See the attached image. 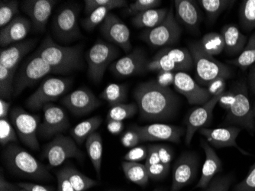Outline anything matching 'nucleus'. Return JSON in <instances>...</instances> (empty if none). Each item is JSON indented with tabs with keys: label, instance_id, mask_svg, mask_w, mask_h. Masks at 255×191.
Returning a JSON list of instances; mask_svg holds the SVG:
<instances>
[{
	"label": "nucleus",
	"instance_id": "f257e3e1",
	"mask_svg": "<svg viewBox=\"0 0 255 191\" xmlns=\"http://www.w3.org/2000/svg\"><path fill=\"white\" fill-rule=\"evenodd\" d=\"M133 94L140 116L144 120H168L178 110L179 100L175 93L169 87L159 85L155 80L139 84Z\"/></svg>",
	"mask_w": 255,
	"mask_h": 191
},
{
	"label": "nucleus",
	"instance_id": "f03ea898",
	"mask_svg": "<svg viewBox=\"0 0 255 191\" xmlns=\"http://www.w3.org/2000/svg\"><path fill=\"white\" fill-rule=\"evenodd\" d=\"M35 52L44 59L54 74H68L84 67L81 46L60 45L50 35L44 38Z\"/></svg>",
	"mask_w": 255,
	"mask_h": 191
},
{
	"label": "nucleus",
	"instance_id": "7ed1b4c3",
	"mask_svg": "<svg viewBox=\"0 0 255 191\" xmlns=\"http://www.w3.org/2000/svg\"><path fill=\"white\" fill-rule=\"evenodd\" d=\"M3 158L10 172L18 176L35 181H50L52 178L43 164L15 143L7 146Z\"/></svg>",
	"mask_w": 255,
	"mask_h": 191
},
{
	"label": "nucleus",
	"instance_id": "20e7f679",
	"mask_svg": "<svg viewBox=\"0 0 255 191\" xmlns=\"http://www.w3.org/2000/svg\"><path fill=\"white\" fill-rule=\"evenodd\" d=\"M189 51L193 57L196 80L203 85L207 86L217 78L227 80L233 76V70L230 67L207 54L203 49L200 41L190 43Z\"/></svg>",
	"mask_w": 255,
	"mask_h": 191
},
{
	"label": "nucleus",
	"instance_id": "39448f33",
	"mask_svg": "<svg viewBox=\"0 0 255 191\" xmlns=\"http://www.w3.org/2000/svg\"><path fill=\"white\" fill-rule=\"evenodd\" d=\"M236 94L234 103L227 111L226 122L244 128L249 132L255 130V116L249 99L246 83L239 82L233 87Z\"/></svg>",
	"mask_w": 255,
	"mask_h": 191
},
{
	"label": "nucleus",
	"instance_id": "423d86ee",
	"mask_svg": "<svg viewBox=\"0 0 255 191\" xmlns=\"http://www.w3.org/2000/svg\"><path fill=\"white\" fill-rule=\"evenodd\" d=\"M119 55V50L114 44L99 40L88 51L87 55L88 75L92 80L100 83L107 67Z\"/></svg>",
	"mask_w": 255,
	"mask_h": 191
},
{
	"label": "nucleus",
	"instance_id": "0eeeda50",
	"mask_svg": "<svg viewBox=\"0 0 255 191\" xmlns=\"http://www.w3.org/2000/svg\"><path fill=\"white\" fill-rule=\"evenodd\" d=\"M54 73L51 67L36 52L23 63L14 80V96H18L27 87H32L37 82Z\"/></svg>",
	"mask_w": 255,
	"mask_h": 191
},
{
	"label": "nucleus",
	"instance_id": "6e6552de",
	"mask_svg": "<svg viewBox=\"0 0 255 191\" xmlns=\"http://www.w3.org/2000/svg\"><path fill=\"white\" fill-rule=\"evenodd\" d=\"M181 33V27L174 16L171 7L164 21L152 29L143 31L141 38L152 47H167L179 41Z\"/></svg>",
	"mask_w": 255,
	"mask_h": 191
},
{
	"label": "nucleus",
	"instance_id": "1a4fd4ad",
	"mask_svg": "<svg viewBox=\"0 0 255 191\" xmlns=\"http://www.w3.org/2000/svg\"><path fill=\"white\" fill-rule=\"evenodd\" d=\"M76 143L72 138L62 134L57 135L44 148L43 157L48 160L51 168L60 166L71 158L82 161L84 159V154Z\"/></svg>",
	"mask_w": 255,
	"mask_h": 191
},
{
	"label": "nucleus",
	"instance_id": "9d476101",
	"mask_svg": "<svg viewBox=\"0 0 255 191\" xmlns=\"http://www.w3.org/2000/svg\"><path fill=\"white\" fill-rule=\"evenodd\" d=\"M10 119L23 144L31 150H38L40 146L37 133L39 117L30 114L21 107H15L11 110Z\"/></svg>",
	"mask_w": 255,
	"mask_h": 191
},
{
	"label": "nucleus",
	"instance_id": "9b49d317",
	"mask_svg": "<svg viewBox=\"0 0 255 191\" xmlns=\"http://www.w3.org/2000/svg\"><path fill=\"white\" fill-rule=\"evenodd\" d=\"M71 85V80L51 77L44 80L36 91L27 99L26 106L31 110H39L44 106L61 97Z\"/></svg>",
	"mask_w": 255,
	"mask_h": 191
},
{
	"label": "nucleus",
	"instance_id": "f8f14e48",
	"mask_svg": "<svg viewBox=\"0 0 255 191\" xmlns=\"http://www.w3.org/2000/svg\"><path fill=\"white\" fill-rule=\"evenodd\" d=\"M52 29L56 38L62 42H71L80 38L78 8L74 5L61 8L53 19Z\"/></svg>",
	"mask_w": 255,
	"mask_h": 191
},
{
	"label": "nucleus",
	"instance_id": "ddd939ff",
	"mask_svg": "<svg viewBox=\"0 0 255 191\" xmlns=\"http://www.w3.org/2000/svg\"><path fill=\"white\" fill-rule=\"evenodd\" d=\"M130 129L135 131L142 142L166 141L178 144L182 136L186 133L184 128L164 123H154L144 126L133 125Z\"/></svg>",
	"mask_w": 255,
	"mask_h": 191
},
{
	"label": "nucleus",
	"instance_id": "4468645a",
	"mask_svg": "<svg viewBox=\"0 0 255 191\" xmlns=\"http://www.w3.org/2000/svg\"><path fill=\"white\" fill-rule=\"evenodd\" d=\"M43 110L44 119L38 131L41 137L44 139L55 137L68 129L70 126L68 117L61 107L53 103H48L44 106Z\"/></svg>",
	"mask_w": 255,
	"mask_h": 191
},
{
	"label": "nucleus",
	"instance_id": "2eb2a0df",
	"mask_svg": "<svg viewBox=\"0 0 255 191\" xmlns=\"http://www.w3.org/2000/svg\"><path fill=\"white\" fill-rule=\"evenodd\" d=\"M198 170V159L193 152H185L176 161L173 169L170 191H180L190 185L196 178Z\"/></svg>",
	"mask_w": 255,
	"mask_h": 191
},
{
	"label": "nucleus",
	"instance_id": "dca6fc26",
	"mask_svg": "<svg viewBox=\"0 0 255 191\" xmlns=\"http://www.w3.org/2000/svg\"><path fill=\"white\" fill-rule=\"evenodd\" d=\"M100 31L107 41L121 47L126 52H129L132 48L129 28L115 14L109 13L100 25Z\"/></svg>",
	"mask_w": 255,
	"mask_h": 191
},
{
	"label": "nucleus",
	"instance_id": "f3484780",
	"mask_svg": "<svg viewBox=\"0 0 255 191\" xmlns=\"http://www.w3.org/2000/svg\"><path fill=\"white\" fill-rule=\"evenodd\" d=\"M219 97H212L207 103L204 105L196 107L190 112V114L186 119V136H185V143L190 146L192 139L195 133L202 128H206L210 125L213 117V110L216 104L219 103Z\"/></svg>",
	"mask_w": 255,
	"mask_h": 191
},
{
	"label": "nucleus",
	"instance_id": "a211bd4d",
	"mask_svg": "<svg viewBox=\"0 0 255 191\" xmlns=\"http://www.w3.org/2000/svg\"><path fill=\"white\" fill-rule=\"evenodd\" d=\"M173 85L178 93L187 98L190 104L202 106L212 98L207 89L200 87L186 72L176 73Z\"/></svg>",
	"mask_w": 255,
	"mask_h": 191
},
{
	"label": "nucleus",
	"instance_id": "6ab92c4d",
	"mask_svg": "<svg viewBox=\"0 0 255 191\" xmlns=\"http://www.w3.org/2000/svg\"><path fill=\"white\" fill-rule=\"evenodd\" d=\"M242 129L238 126L207 129L202 128L199 133L204 136L209 144L217 149L234 147L244 155H251L249 152L241 149L237 144V138Z\"/></svg>",
	"mask_w": 255,
	"mask_h": 191
},
{
	"label": "nucleus",
	"instance_id": "aec40b11",
	"mask_svg": "<svg viewBox=\"0 0 255 191\" xmlns=\"http://www.w3.org/2000/svg\"><path fill=\"white\" fill-rule=\"evenodd\" d=\"M62 103L74 115L83 116L98 108L102 102L91 90L81 87L66 96Z\"/></svg>",
	"mask_w": 255,
	"mask_h": 191
},
{
	"label": "nucleus",
	"instance_id": "412c9836",
	"mask_svg": "<svg viewBox=\"0 0 255 191\" xmlns=\"http://www.w3.org/2000/svg\"><path fill=\"white\" fill-rule=\"evenodd\" d=\"M147 60L140 48H135L125 57L117 60L110 66V70L118 77H131L146 71Z\"/></svg>",
	"mask_w": 255,
	"mask_h": 191
},
{
	"label": "nucleus",
	"instance_id": "4be33fe9",
	"mask_svg": "<svg viewBox=\"0 0 255 191\" xmlns=\"http://www.w3.org/2000/svg\"><path fill=\"white\" fill-rule=\"evenodd\" d=\"M56 2L54 0H25L21 5L23 11L29 16L34 29L43 32Z\"/></svg>",
	"mask_w": 255,
	"mask_h": 191
},
{
	"label": "nucleus",
	"instance_id": "5701e85b",
	"mask_svg": "<svg viewBox=\"0 0 255 191\" xmlns=\"http://www.w3.org/2000/svg\"><path fill=\"white\" fill-rule=\"evenodd\" d=\"M31 28V22L25 17H15L6 26L0 31L1 47H8L12 43L19 42L28 35Z\"/></svg>",
	"mask_w": 255,
	"mask_h": 191
},
{
	"label": "nucleus",
	"instance_id": "b1692460",
	"mask_svg": "<svg viewBox=\"0 0 255 191\" xmlns=\"http://www.w3.org/2000/svg\"><path fill=\"white\" fill-rule=\"evenodd\" d=\"M36 44L34 39L21 41L1 50L0 65L4 66L11 70H16L20 61Z\"/></svg>",
	"mask_w": 255,
	"mask_h": 191
},
{
	"label": "nucleus",
	"instance_id": "393cba45",
	"mask_svg": "<svg viewBox=\"0 0 255 191\" xmlns=\"http://www.w3.org/2000/svg\"><path fill=\"white\" fill-rule=\"evenodd\" d=\"M201 147L206 155L200 180L196 185L197 188H206L214 179L215 175L223 169L222 162L214 149L206 141H201Z\"/></svg>",
	"mask_w": 255,
	"mask_h": 191
},
{
	"label": "nucleus",
	"instance_id": "a878e982",
	"mask_svg": "<svg viewBox=\"0 0 255 191\" xmlns=\"http://www.w3.org/2000/svg\"><path fill=\"white\" fill-rule=\"evenodd\" d=\"M174 5L177 18L183 25L192 30L198 28L201 13L196 2L191 0H176Z\"/></svg>",
	"mask_w": 255,
	"mask_h": 191
},
{
	"label": "nucleus",
	"instance_id": "bb28decb",
	"mask_svg": "<svg viewBox=\"0 0 255 191\" xmlns=\"http://www.w3.org/2000/svg\"><path fill=\"white\" fill-rule=\"evenodd\" d=\"M221 34L225 42V51L229 55H237L243 51L248 42L247 37L235 25L223 26Z\"/></svg>",
	"mask_w": 255,
	"mask_h": 191
},
{
	"label": "nucleus",
	"instance_id": "cd10ccee",
	"mask_svg": "<svg viewBox=\"0 0 255 191\" xmlns=\"http://www.w3.org/2000/svg\"><path fill=\"white\" fill-rule=\"evenodd\" d=\"M168 11L169 9L167 8L147 10L134 15L131 22L136 28L152 29L164 21Z\"/></svg>",
	"mask_w": 255,
	"mask_h": 191
},
{
	"label": "nucleus",
	"instance_id": "c85d7f7f",
	"mask_svg": "<svg viewBox=\"0 0 255 191\" xmlns=\"http://www.w3.org/2000/svg\"><path fill=\"white\" fill-rule=\"evenodd\" d=\"M123 172L128 180L138 186H146L149 178L145 165L138 162H123L122 163Z\"/></svg>",
	"mask_w": 255,
	"mask_h": 191
},
{
	"label": "nucleus",
	"instance_id": "c756f323",
	"mask_svg": "<svg viewBox=\"0 0 255 191\" xmlns=\"http://www.w3.org/2000/svg\"><path fill=\"white\" fill-rule=\"evenodd\" d=\"M102 121L103 120L100 116H94L78 123L71 130V134L73 139L78 144H82L92 134L97 133L96 131L100 127Z\"/></svg>",
	"mask_w": 255,
	"mask_h": 191
},
{
	"label": "nucleus",
	"instance_id": "7c9ffc66",
	"mask_svg": "<svg viewBox=\"0 0 255 191\" xmlns=\"http://www.w3.org/2000/svg\"><path fill=\"white\" fill-rule=\"evenodd\" d=\"M86 148L90 162L94 165V169L100 178L103 153V139L101 136L98 133L92 134L86 141Z\"/></svg>",
	"mask_w": 255,
	"mask_h": 191
},
{
	"label": "nucleus",
	"instance_id": "2f4dec72",
	"mask_svg": "<svg viewBox=\"0 0 255 191\" xmlns=\"http://www.w3.org/2000/svg\"><path fill=\"white\" fill-rule=\"evenodd\" d=\"M161 50L171 61L178 66L181 72L190 70L194 67L193 57L189 49L167 47Z\"/></svg>",
	"mask_w": 255,
	"mask_h": 191
},
{
	"label": "nucleus",
	"instance_id": "473e14b6",
	"mask_svg": "<svg viewBox=\"0 0 255 191\" xmlns=\"http://www.w3.org/2000/svg\"><path fill=\"white\" fill-rule=\"evenodd\" d=\"M75 191H86L99 185L97 181L88 178L74 167L67 165L63 168Z\"/></svg>",
	"mask_w": 255,
	"mask_h": 191
},
{
	"label": "nucleus",
	"instance_id": "72a5a7b5",
	"mask_svg": "<svg viewBox=\"0 0 255 191\" xmlns=\"http://www.w3.org/2000/svg\"><path fill=\"white\" fill-rule=\"evenodd\" d=\"M199 4L206 11L208 19L210 22H214L218 17L223 13L225 10L234 4L235 1L230 0H200Z\"/></svg>",
	"mask_w": 255,
	"mask_h": 191
},
{
	"label": "nucleus",
	"instance_id": "f704fd0d",
	"mask_svg": "<svg viewBox=\"0 0 255 191\" xmlns=\"http://www.w3.org/2000/svg\"><path fill=\"white\" fill-rule=\"evenodd\" d=\"M100 98L106 100L111 106L124 103L127 100V87L117 83L109 84L100 93Z\"/></svg>",
	"mask_w": 255,
	"mask_h": 191
},
{
	"label": "nucleus",
	"instance_id": "c9c22d12",
	"mask_svg": "<svg viewBox=\"0 0 255 191\" xmlns=\"http://www.w3.org/2000/svg\"><path fill=\"white\" fill-rule=\"evenodd\" d=\"M230 63L243 70L255 64V32L248 39L247 44L243 51L236 58L231 61Z\"/></svg>",
	"mask_w": 255,
	"mask_h": 191
},
{
	"label": "nucleus",
	"instance_id": "e433bc0d",
	"mask_svg": "<svg viewBox=\"0 0 255 191\" xmlns=\"http://www.w3.org/2000/svg\"><path fill=\"white\" fill-rule=\"evenodd\" d=\"M200 42L203 49L211 56L221 54L225 50L224 39L221 33H207Z\"/></svg>",
	"mask_w": 255,
	"mask_h": 191
},
{
	"label": "nucleus",
	"instance_id": "4c0bfd02",
	"mask_svg": "<svg viewBox=\"0 0 255 191\" xmlns=\"http://www.w3.org/2000/svg\"><path fill=\"white\" fill-rule=\"evenodd\" d=\"M241 25L246 31L255 29V0H244L239 9Z\"/></svg>",
	"mask_w": 255,
	"mask_h": 191
},
{
	"label": "nucleus",
	"instance_id": "58836bf2",
	"mask_svg": "<svg viewBox=\"0 0 255 191\" xmlns=\"http://www.w3.org/2000/svg\"><path fill=\"white\" fill-rule=\"evenodd\" d=\"M16 70H11L0 65V96L1 99L8 100L14 94V80Z\"/></svg>",
	"mask_w": 255,
	"mask_h": 191
},
{
	"label": "nucleus",
	"instance_id": "ea45409f",
	"mask_svg": "<svg viewBox=\"0 0 255 191\" xmlns=\"http://www.w3.org/2000/svg\"><path fill=\"white\" fill-rule=\"evenodd\" d=\"M137 110H138V107L137 104L134 103H129V104L122 103V104L112 106L107 114V121L117 120V121L123 122L125 119H129L134 116Z\"/></svg>",
	"mask_w": 255,
	"mask_h": 191
},
{
	"label": "nucleus",
	"instance_id": "a19ab883",
	"mask_svg": "<svg viewBox=\"0 0 255 191\" xmlns=\"http://www.w3.org/2000/svg\"><path fill=\"white\" fill-rule=\"evenodd\" d=\"M114 9L113 7L103 6L92 11L87 18L82 21V25L87 31H92L97 25L102 24L107 18L110 11Z\"/></svg>",
	"mask_w": 255,
	"mask_h": 191
},
{
	"label": "nucleus",
	"instance_id": "79ce46f5",
	"mask_svg": "<svg viewBox=\"0 0 255 191\" xmlns=\"http://www.w3.org/2000/svg\"><path fill=\"white\" fill-rule=\"evenodd\" d=\"M19 2L16 0L1 1L0 2V27L6 26L18 13Z\"/></svg>",
	"mask_w": 255,
	"mask_h": 191
},
{
	"label": "nucleus",
	"instance_id": "37998d69",
	"mask_svg": "<svg viewBox=\"0 0 255 191\" xmlns=\"http://www.w3.org/2000/svg\"><path fill=\"white\" fill-rule=\"evenodd\" d=\"M18 142L15 130L7 119H0V143L6 146Z\"/></svg>",
	"mask_w": 255,
	"mask_h": 191
},
{
	"label": "nucleus",
	"instance_id": "c03bdc74",
	"mask_svg": "<svg viewBox=\"0 0 255 191\" xmlns=\"http://www.w3.org/2000/svg\"><path fill=\"white\" fill-rule=\"evenodd\" d=\"M85 12L90 15L92 11L100 7H113V8H123L127 5L125 0H85Z\"/></svg>",
	"mask_w": 255,
	"mask_h": 191
},
{
	"label": "nucleus",
	"instance_id": "a18cd8bd",
	"mask_svg": "<svg viewBox=\"0 0 255 191\" xmlns=\"http://www.w3.org/2000/svg\"><path fill=\"white\" fill-rule=\"evenodd\" d=\"M160 0H136L126 8V13L135 15L147 10L156 8L160 5Z\"/></svg>",
	"mask_w": 255,
	"mask_h": 191
},
{
	"label": "nucleus",
	"instance_id": "49530a36",
	"mask_svg": "<svg viewBox=\"0 0 255 191\" xmlns=\"http://www.w3.org/2000/svg\"><path fill=\"white\" fill-rule=\"evenodd\" d=\"M233 181L231 175L219 177L213 179L204 191H229Z\"/></svg>",
	"mask_w": 255,
	"mask_h": 191
},
{
	"label": "nucleus",
	"instance_id": "de8ad7c7",
	"mask_svg": "<svg viewBox=\"0 0 255 191\" xmlns=\"http://www.w3.org/2000/svg\"><path fill=\"white\" fill-rule=\"evenodd\" d=\"M146 169L150 179L159 181L167 176L170 170V166H167L163 163H159L146 166Z\"/></svg>",
	"mask_w": 255,
	"mask_h": 191
},
{
	"label": "nucleus",
	"instance_id": "09e8293b",
	"mask_svg": "<svg viewBox=\"0 0 255 191\" xmlns=\"http://www.w3.org/2000/svg\"><path fill=\"white\" fill-rule=\"evenodd\" d=\"M147 156V147L144 146H136L127 152L124 156L125 161L131 162H140L145 161Z\"/></svg>",
	"mask_w": 255,
	"mask_h": 191
},
{
	"label": "nucleus",
	"instance_id": "8fccbe9b",
	"mask_svg": "<svg viewBox=\"0 0 255 191\" xmlns=\"http://www.w3.org/2000/svg\"><path fill=\"white\" fill-rule=\"evenodd\" d=\"M235 191H255V162L244 180L236 185Z\"/></svg>",
	"mask_w": 255,
	"mask_h": 191
},
{
	"label": "nucleus",
	"instance_id": "3c124183",
	"mask_svg": "<svg viewBox=\"0 0 255 191\" xmlns=\"http://www.w3.org/2000/svg\"><path fill=\"white\" fill-rule=\"evenodd\" d=\"M120 141L125 147L129 148V149L136 147L140 142H142L139 135L136 133L135 131L131 129L126 131V133L122 136Z\"/></svg>",
	"mask_w": 255,
	"mask_h": 191
},
{
	"label": "nucleus",
	"instance_id": "603ef678",
	"mask_svg": "<svg viewBox=\"0 0 255 191\" xmlns=\"http://www.w3.org/2000/svg\"><path fill=\"white\" fill-rule=\"evenodd\" d=\"M226 79L224 78H217L210 82V83L206 86V87H207L206 89H207L210 94L211 95L212 97L221 96L223 93L226 92Z\"/></svg>",
	"mask_w": 255,
	"mask_h": 191
},
{
	"label": "nucleus",
	"instance_id": "864d4df0",
	"mask_svg": "<svg viewBox=\"0 0 255 191\" xmlns=\"http://www.w3.org/2000/svg\"><path fill=\"white\" fill-rule=\"evenodd\" d=\"M57 191H75L64 169L57 172Z\"/></svg>",
	"mask_w": 255,
	"mask_h": 191
},
{
	"label": "nucleus",
	"instance_id": "5fc2aeb1",
	"mask_svg": "<svg viewBox=\"0 0 255 191\" xmlns=\"http://www.w3.org/2000/svg\"><path fill=\"white\" fill-rule=\"evenodd\" d=\"M175 74L176 73L171 72V71H164V70L160 71L157 73L155 81L162 87H169L173 84Z\"/></svg>",
	"mask_w": 255,
	"mask_h": 191
},
{
	"label": "nucleus",
	"instance_id": "6e6d98bb",
	"mask_svg": "<svg viewBox=\"0 0 255 191\" xmlns=\"http://www.w3.org/2000/svg\"><path fill=\"white\" fill-rule=\"evenodd\" d=\"M236 99V94H235L234 90H229L223 93L219 97V103L221 107L228 111L230 109L231 106H233Z\"/></svg>",
	"mask_w": 255,
	"mask_h": 191
},
{
	"label": "nucleus",
	"instance_id": "4d7b16f0",
	"mask_svg": "<svg viewBox=\"0 0 255 191\" xmlns=\"http://www.w3.org/2000/svg\"><path fill=\"white\" fill-rule=\"evenodd\" d=\"M18 186L27 191H54L52 188L33 183H18Z\"/></svg>",
	"mask_w": 255,
	"mask_h": 191
},
{
	"label": "nucleus",
	"instance_id": "13d9d810",
	"mask_svg": "<svg viewBox=\"0 0 255 191\" xmlns=\"http://www.w3.org/2000/svg\"><path fill=\"white\" fill-rule=\"evenodd\" d=\"M124 129V124L123 122L117 120H110L107 121V129L113 135H119L123 132Z\"/></svg>",
	"mask_w": 255,
	"mask_h": 191
},
{
	"label": "nucleus",
	"instance_id": "bf43d9fd",
	"mask_svg": "<svg viewBox=\"0 0 255 191\" xmlns=\"http://www.w3.org/2000/svg\"><path fill=\"white\" fill-rule=\"evenodd\" d=\"M18 185H13L5 180L3 174L0 175V191H15L20 189Z\"/></svg>",
	"mask_w": 255,
	"mask_h": 191
},
{
	"label": "nucleus",
	"instance_id": "052dcab7",
	"mask_svg": "<svg viewBox=\"0 0 255 191\" xmlns=\"http://www.w3.org/2000/svg\"><path fill=\"white\" fill-rule=\"evenodd\" d=\"M10 106H11L10 102L6 101L3 99L0 100V118L1 119H7Z\"/></svg>",
	"mask_w": 255,
	"mask_h": 191
},
{
	"label": "nucleus",
	"instance_id": "680f3d73",
	"mask_svg": "<svg viewBox=\"0 0 255 191\" xmlns=\"http://www.w3.org/2000/svg\"><path fill=\"white\" fill-rule=\"evenodd\" d=\"M249 83L251 91L255 94V64L252 66L249 76Z\"/></svg>",
	"mask_w": 255,
	"mask_h": 191
},
{
	"label": "nucleus",
	"instance_id": "e2e57ef3",
	"mask_svg": "<svg viewBox=\"0 0 255 191\" xmlns=\"http://www.w3.org/2000/svg\"><path fill=\"white\" fill-rule=\"evenodd\" d=\"M252 108H253V113L255 116V103H254L253 106H252Z\"/></svg>",
	"mask_w": 255,
	"mask_h": 191
},
{
	"label": "nucleus",
	"instance_id": "0e129e2a",
	"mask_svg": "<svg viewBox=\"0 0 255 191\" xmlns=\"http://www.w3.org/2000/svg\"><path fill=\"white\" fill-rule=\"evenodd\" d=\"M25 191V189H23V188H20V189L17 190V191Z\"/></svg>",
	"mask_w": 255,
	"mask_h": 191
},
{
	"label": "nucleus",
	"instance_id": "69168bd1",
	"mask_svg": "<svg viewBox=\"0 0 255 191\" xmlns=\"http://www.w3.org/2000/svg\"><path fill=\"white\" fill-rule=\"evenodd\" d=\"M162 191V190L156 189V190H154V191Z\"/></svg>",
	"mask_w": 255,
	"mask_h": 191
},
{
	"label": "nucleus",
	"instance_id": "338daca9",
	"mask_svg": "<svg viewBox=\"0 0 255 191\" xmlns=\"http://www.w3.org/2000/svg\"></svg>",
	"mask_w": 255,
	"mask_h": 191
}]
</instances>
